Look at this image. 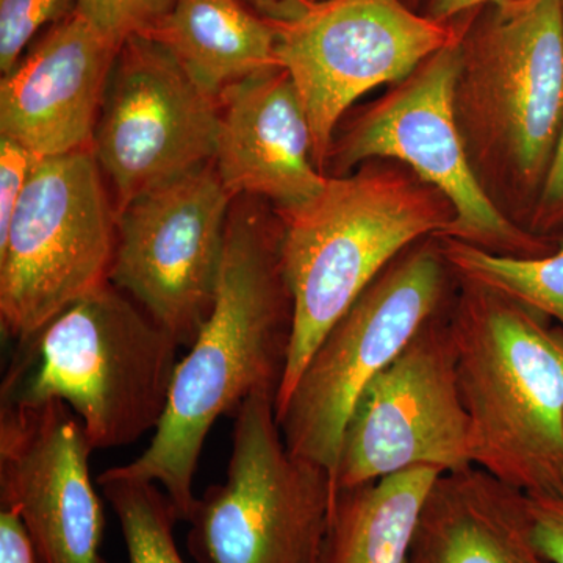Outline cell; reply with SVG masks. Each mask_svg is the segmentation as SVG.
I'll return each instance as SVG.
<instances>
[{"label":"cell","instance_id":"cell-28","mask_svg":"<svg viewBox=\"0 0 563 563\" xmlns=\"http://www.w3.org/2000/svg\"><path fill=\"white\" fill-rule=\"evenodd\" d=\"M517 0H429L426 16L433 21L451 22L468 11H477L484 7L501 5Z\"/></svg>","mask_w":563,"mask_h":563},{"label":"cell","instance_id":"cell-19","mask_svg":"<svg viewBox=\"0 0 563 563\" xmlns=\"http://www.w3.org/2000/svg\"><path fill=\"white\" fill-rule=\"evenodd\" d=\"M440 474L418 466L333 492L321 563H410L421 510Z\"/></svg>","mask_w":563,"mask_h":563},{"label":"cell","instance_id":"cell-9","mask_svg":"<svg viewBox=\"0 0 563 563\" xmlns=\"http://www.w3.org/2000/svg\"><path fill=\"white\" fill-rule=\"evenodd\" d=\"M461 38L462 33L366 107L333 140L328 166H333L335 176H346L354 166L377 158L406 163L453 207L454 224L443 239L509 257H542L558 242L510 220L485 191L470 162L454 110Z\"/></svg>","mask_w":563,"mask_h":563},{"label":"cell","instance_id":"cell-21","mask_svg":"<svg viewBox=\"0 0 563 563\" xmlns=\"http://www.w3.org/2000/svg\"><path fill=\"white\" fill-rule=\"evenodd\" d=\"M98 484L120 521L129 563H185L174 539L180 520L161 485L107 472Z\"/></svg>","mask_w":563,"mask_h":563},{"label":"cell","instance_id":"cell-26","mask_svg":"<svg viewBox=\"0 0 563 563\" xmlns=\"http://www.w3.org/2000/svg\"><path fill=\"white\" fill-rule=\"evenodd\" d=\"M537 543L554 563H563V493L528 495Z\"/></svg>","mask_w":563,"mask_h":563},{"label":"cell","instance_id":"cell-3","mask_svg":"<svg viewBox=\"0 0 563 563\" xmlns=\"http://www.w3.org/2000/svg\"><path fill=\"white\" fill-rule=\"evenodd\" d=\"M279 217L292 331L276 410L363 290L407 247L450 235L455 218L451 203L431 185L377 165L329 177L312 202Z\"/></svg>","mask_w":563,"mask_h":563},{"label":"cell","instance_id":"cell-17","mask_svg":"<svg viewBox=\"0 0 563 563\" xmlns=\"http://www.w3.org/2000/svg\"><path fill=\"white\" fill-rule=\"evenodd\" d=\"M410 563L554 562L537 543L528 495L470 465L432 485Z\"/></svg>","mask_w":563,"mask_h":563},{"label":"cell","instance_id":"cell-14","mask_svg":"<svg viewBox=\"0 0 563 563\" xmlns=\"http://www.w3.org/2000/svg\"><path fill=\"white\" fill-rule=\"evenodd\" d=\"M84 424L60 399L0 402V507L21 515L46 563H109Z\"/></svg>","mask_w":563,"mask_h":563},{"label":"cell","instance_id":"cell-2","mask_svg":"<svg viewBox=\"0 0 563 563\" xmlns=\"http://www.w3.org/2000/svg\"><path fill=\"white\" fill-rule=\"evenodd\" d=\"M461 47L454 110L470 162L529 231L563 131L562 0L484 7Z\"/></svg>","mask_w":563,"mask_h":563},{"label":"cell","instance_id":"cell-18","mask_svg":"<svg viewBox=\"0 0 563 563\" xmlns=\"http://www.w3.org/2000/svg\"><path fill=\"white\" fill-rule=\"evenodd\" d=\"M151 38L168 47L188 76L218 99L236 81L279 66L272 22L239 0H177Z\"/></svg>","mask_w":563,"mask_h":563},{"label":"cell","instance_id":"cell-23","mask_svg":"<svg viewBox=\"0 0 563 563\" xmlns=\"http://www.w3.org/2000/svg\"><path fill=\"white\" fill-rule=\"evenodd\" d=\"M76 10V0H0V73L20 63L25 47L47 24H57Z\"/></svg>","mask_w":563,"mask_h":563},{"label":"cell","instance_id":"cell-16","mask_svg":"<svg viewBox=\"0 0 563 563\" xmlns=\"http://www.w3.org/2000/svg\"><path fill=\"white\" fill-rule=\"evenodd\" d=\"M214 168L232 198L299 209L328 184L314 165L313 136L298 88L282 66L252 74L220 96Z\"/></svg>","mask_w":563,"mask_h":563},{"label":"cell","instance_id":"cell-31","mask_svg":"<svg viewBox=\"0 0 563 563\" xmlns=\"http://www.w3.org/2000/svg\"><path fill=\"white\" fill-rule=\"evenodd\" d=\"M562 9H563V0H562Z\"/></svg>","mask_w":563,"mask_h":563},{"label":"cell","instance_id":"cell-24","mask_svg":"<svg viewBox=\"0 0 563 563\" xmlns=\"http://www.w3.org/2000/svg\"><path fill=\"white\" fill-rule=\"evenodd\" d=\"M35 158L18 141L0 135V239L9 232Z\"/></svg>","mask_w":563,"mask_h":563},{"label":"cell","instance_id":"cell-27","mask_svg":"<svg viewBox=\"0 0 563 563\" xmlns=\"http://www.w3.org/2000/svg\"><path fill=\"white\" fill-rule=\"evenodd\" d=\"M0 563H38L35 543L21 515L0 507Z\"/></svg>","mask_w":563,"mask_h":563},{"label":"cell","instance_id":"cell-15","mask_svg":"<svg viewBox=\"0 0 563 563\" xmlns=\"http://www.w3.org/2000/svg\"><path fill=\"white\" fill-rule=\"evenodd\" d=\"M121 46L76 10L0 80V135L35 157L91 150Z\"/></svg>","mask_w":563,"mask_h":563},{"label":"cell","instance_id":"cell-29","mask_svg":"<svg viewBox=\"0 0 563 563\" xmlns=\"http://www.w3.org/2000/svg\"><path fill=\"white\" fill-rule=\"evenodd\" d=\"M257 2L265 3V5H269V3H282L285 2V0H257Z\"/></svg>","mask_w":563,"mask_h":563},{"label":"cell","instance_id":"cell-13","mask_svg":"<svg viewBox=\"0 0 563 563\" xmlns=\"http://www.w3.org/2000/svg\"><path fill=\"white\" fill-rule=\"evenodd\" d=\"M220 99L188 76L161 41L122 43L91 151L114 190V210L213 162Z\"/></svg>","mask_w":563,"mask_h":563},{"label":"cell","instance_id":"cell-25","mask_svg":"<svg viewBox=\"0 0 563 563\" xmlns=\"http://www.w3.org/2000/svg\"><path fill=\"white\" fill-rule=\"evenodd\" d=\"M529 231L548 240L563 235V131L542 195L529 222Z\"/></svg>","mask_w":563,"mask_h":563},{"label":"cell","instance_id":"cell-7","mask_svg":"<svg viewBox=\"0 0 563 563\" xmlns=\"http://www.w3.org/2000/svg\"><path fill=\"white\" fill-rule=\"evenodd\" d=\"M91 150L33 162L0 239V324L27 342L74 302L110 282L117 250L111 206Z\"/></svg>","mask_w":563,"mask_h":563},{"label":"cell","instance_id":"cell-11","mask_svg":"<svg viewBox=\"0 0 563 563\" xmlns=\"http://www.w3.org/2000/svg\"><path fill=\"white\" fill-rule=\"evenodd\" d=\"M451 309L426 322L358 396L343 432L333 492L418 466L450 473L473 465Z\"/></svg>","mask_w":563,"mask_h":563},{"label":"cell","instance_id":"cell-10","mask_svg":"<svg viewBox=\"0 0 563 563\" xmlns=\"http://www.w3.org/2000/svg\"><path fill=\"white\" fill-rule=\"evenodd\" d=\"M276 7L268 20L277 62L301 96L322 174L344 111L365 92L407 79L462 33L415 13L404 0H285Z\"/></svg>","mask_w":563,"mask_h":563},{"label":"cell","instance_id":"cell-8","mask_svg":"<svg viewBox=\"0 0 563 563\" xmlns=\"http://www.w3.org/2000/svg\"><path fill=\"white\" fill-rule=\"evenodd\" d=\"M273 390L236 409L222 484L196 503L188 543L202 563H321L332 474L288 450Z\"/></svg>","mask_w":563,"mask_h":563},{"label":"cell","instance_id":"cell-20","mask_svg":"<svg viewBox=\"0 0 563 563\" xmlns=\"http://www.w3.org/2000/svg\"><path fill=\"white\" fill-rule=\"evenodd\" d=\"M455 276L509 296L558 324L563 335V235L542 257L493 254L455 239H439Z\"/></svg>","mask_w":563,"mask_h":563},{"label":"cell","instance_id":"cell-30","mask_svg":"<svg viewBox=\"0 0 563 563\" xmlns=\"http://www.w3.org/2000/svg\"><path fill=\"white\" fill-rule=\"evenodd\" d=\"M38 563H46V562H43V561H41V559H38Z\"/></svg>","mask_w":563,"mask_h":563},{"label":"cell","instance_id":"cell-5","mask_svg":"<svg viewBox=\"0 0 563 563\" xmlns=\"http://www.w3.org/2000/svg\"><path fill=\"white\" fill-rule=\"evenodd\" d=\"M179 347L135 299L107 282L20 343L0 401L60 399L92 450L125 446L161 426Z\"/></svg>","mask_w":563,"mask_h":563},{"label":"cell","instance_id":"cell-4","mask_svg":"<svg viewBox=\"0 0 563 563\" xmlns=\"http://www.w3.org/2000/svg\"><path fill=\"white\" fill-rule=\"evenodd\" d=\"M459 288L451 329L473 465L526 495H562V332L501 292Z\"/></svg>","mask_w":563,"mask_h":563},{"label":"cell","instance_id":"cell-1","mask_svg":"<svg viewBox=\"0 0 563 563\" xmlns=\"http://www.w3.org/2000/svg\"><path fill=\"white\" fill-rule=\"evenodd\" d=\"M235 198L210 317L179 362L165 417L147 450L107 473L161 485L180 521H190L203 443L222 415L263 390L279 391L292 331L280 263V225Z\"/></svg>","mask_w":563,"mask_h":563},{"label":"cell","instance_id":"cell-12","mask_svg":"<svg viewBox=\"0 0 563 563\" xmlns=\"http://www.w3.org/2000/svg\"><path fill=\"white\" fill-rule=\"evenodd\" d=\"M233 201L211 162L117 211L110 282L180 346L195 343L213 309Z\"/></svg>","mask_w":563,"mask_h":563},{"label":"cell","instance_id":"cell-22","mask_svg":"<svg viewBox=\"0 0 563 563\" xmlns=\"http://www.w3.org/2000/svg\"><path fill=\"white\" fill-rule=\"evenodd\" d=\"M177 0H76V11L96 31L122 46L132 36H152Z\"/></svg>","mask_w":563,"mask_h":563},{"label":"cell","instance_id":"cell-6","mask_svg":"<svg viewBox=\"0 0 563 563\" xmlns=\"http://www.w3.org/2000/svg\"><path fill=\"white\" fill-rule=\"evenodd\" d=\"M457 280L437 236L402 251L363 290L313 352L287 402L276 410L292 454L335 476L352 409L426 322L453 306Z\"/></svg>","mask_w":563,"mask_h":563}]
</instances>
